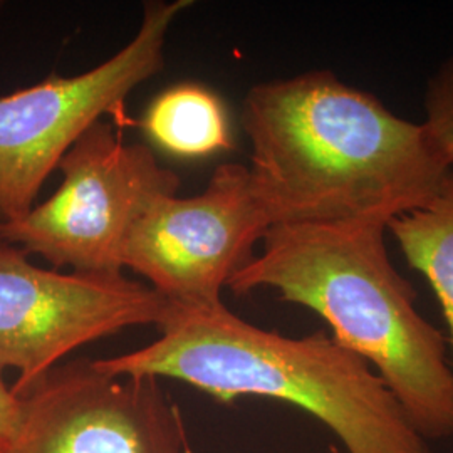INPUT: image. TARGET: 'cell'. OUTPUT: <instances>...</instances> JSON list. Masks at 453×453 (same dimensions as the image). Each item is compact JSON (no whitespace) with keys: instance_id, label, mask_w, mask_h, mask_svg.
<instances>
[{"instance_id":"14","label":"cell","mask_w":453,"mask_h":453,"mask_svg":"<svg viewBox=\"0 0 453 453\" xmlns=\"http://www.w3.org/2000/svg\"><path fill=\"white\" fill-rule=\"evenodd\" d=\"M190 453H194V452H192V450H190Z\"/></svg>"},{"instance_id":"10","label":"cell","mask_w":453,"mask_h":453,"mask_svg":"<svg viewBox=\"0 0 453 453\" xmlns=\"http://www.w3.org/2000/svg\"><path fill=\"white\" fill-rule=\"evenodd\" d=\"M388 232L408 265L423 274L437 296L449 327L453 366V170L425 207L393 219Z\"/></svg>"},{"instance_id":"11","label":"cell","mask_w":453,"mask_h":453,"mask_svg":"<svg viewBox=\"0 0 453 453\" xmlns=\"http://www.w3.org/2000/svg\"><path fill=\"white\" fill-rule=\"evenodd\" d=\"M423 110L421 125L438 157L453 170V50L428 78Z\"/></svg>"},{"instance_id":"7","label":"cell","mask_w":453,"mask_h":453,"mask_svg":"<svg viewBox=\"0 0 453 453\" xmlns=\"http://www.w3.org/2000/svg\"><path fill=\"white\" fill-rule=\"evenodd\" d=\"M269 228L249 168L224 163L202 194L162 196L146 209L125 243L123 267L175 306H213Z\"/></svg>"},{"instance_id":"3","label":"cell","mask_w":453,"mask_h":453,"mask_svg":"<svg viewBox=\"0 0 453 453\" xmlns=\"http://www.w3.org/2000/svg\"><path fill=\"white\" fill-rule=\"evenodd\" d=\"M158 329L151 344L95 366L111 376L180 380L220 403L242 396L291 403L348 453H430L372 366L323 331L288 338L243 321L224 303L175 306Z\"/></svg>"},{"instance_id":"5","label":"cell","mask_w":453,"mask_h":453,"mask_svg":"<svg viewBox=\"0 0 453 453\" xmlns=\"http://www.w3.org/2000/svg\"><path fill=\"white\" fill-rule=\"evenodd\" d=\"M192 4L146 2L138 33L104 63L0 97V226L33 211L49 175L104 114L123 119L131 93L162 73L170 27Z\"/></svg>"},{"instance_id":"13","label":"cell","mask_w":453,"mask_h":453,"mask_svg":"<svg viewBox=\"0 0 453 453\" xmlns=\"http://www.w3.org/2000/svg\"><path fill=\"white\" fill-rule=\"evenodd\" d=\"M2 9H4V4H2V2H0V12H2Z\"/></svg>"},{"instance_id":"2","label":"cell","mask_w":453,"mask_h":453,"mask_svg":"<svg viewBox=\"0 0 453 453\" xmlns=\"http://www.w3.org/2000/svg\"><path fill=\"white\" fill-rule=\"evenodd\" d=\"M388 226L282 224L262 252L230 277L237 296L274 289L284 303L314 311L333 340L363 357L425 440L453 437V366L449 340L417 309L415 288L396 271Z\"/></svg>"},{"instance_id":"4","label":"cell","mask_w":453,"mask_h":453,"mask_svg":"<svg viewBox=\"0 0 453 453\" xmlns=\"http://www.w3.org/2000/svg\"><path fill=\"white\" fill-rule=\"evenodd\" d=\"M58 170L59 188L22 219L2 224L0 239L81 274H123L133 226L153 202L180 190L175 172L106 121L86 131Z\"/></svg>"},{"instance_id":"1","label":"cell","mask_w":453,"mask_h":453,"mask_svg":"<svg viewBox=\"0 0 453 453\" xmlns=\"http://www.w3.org/2000/svg\"><path fill=\"white\" fill-rule=\"evenodd\" d=\"M247 166L271 226L385 224L418 211L449 172L426 130L333 71L254 84Z\"/></svg>"},{"instance_id":"12","label":"cell","mask_w":453,"mask_h":453,"mask_svg":"<svg viewBox=\"0 0 453 453\" xmlns=\"http://www.w3.org/2000/svg\"><path fill=\"white\" fill-rule=\"evenodd\" d=\"M0 368V453L9 452L20 423V400L4 381Z\"/></svg>"},{"instance_id":"9","label":"cell","mask_w":453,"mask_h":453,"mask_svg":"<svg viewBox=\"0 0 453 453\" xmlns=\"http://www.w3.org/2000/svg\"><path fill=\"white\" fill-rule=\"evenodd\" d=\"M143 130L165 151L200 158L234 146L226 106L209 88L179 84L150 104Z\"/></svg>"},{"instance_id":"6","label":"cell","mask_w":453,"mask_h":453,"mask_svg":"<svg viewBox=\"0 0 453 453\" xmlns=\"http://www.w3.org/2000/svg\"><path fill=\"white\" fill-rule=\"evenodd\" d=\"M175 304L123 274H63L0 239V368L19 396L63 357L127 327H162Z\"/></svg>"},{"instance_id":"8","label":"cell","mask_w":453,"mask_h":453,"mask_svg":"<svg viewBox=\"0 0 453 453\" xmlns=\"http://www.w3.org/2000/svg\"><path fill=\"white\" fill-rule=\"evenodd\" d=\"M19 400L7 453H190L181 413L153 376H111L78 359L49 370Z\"/></svg>"}]
</instances>
